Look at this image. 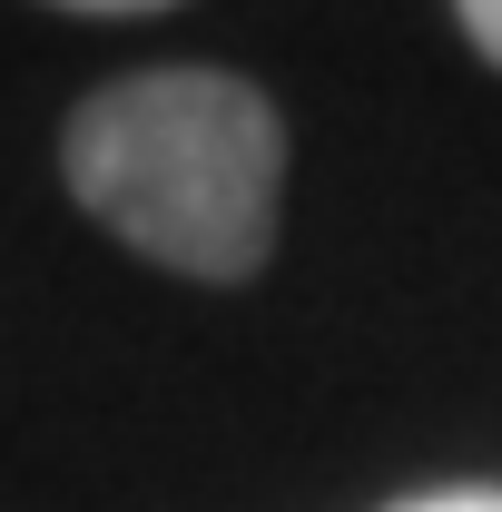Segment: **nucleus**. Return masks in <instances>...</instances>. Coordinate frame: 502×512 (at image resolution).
<instances>
[{
    "label": "nucleus",
    "mask_w": 502,
    "mask_h": 512,
    "mask_svg": "<svg viewBox=\"0 0 502 512\" xmlns=\"http://www.w3.org/2000/svg\"><path fill=\"white\" fill-rule=\"evenodd\" d=\"M453 20H463V40L502 69V0H453Z\"/></svg>",
    "instance_id": "3"
},
{
    "label": "nucleus",
    "mask_w": 502,
    "mask_h": 512,
    "mask_svg": "<svg viewBox=\"0 0 502 512\" xmlns=\"http://www.w3.org/2000/svg\"><path fill=\"white\" fill-rule=\"evenodd\" d=\"M60 178L138 266L247 286L286 217V119L237 69H128L60 119Z\"/></svg>",
    "instance_id": "1"
},
{
    "label": "nucleus",
    "mask_w": 502,
    "mask_h": 512,
    "mask_svg": "<svg viewBox=\"0 0 502 512\" xmlns=\"http://www.w3.org/2000/svg\"><path fill=\"white\" fill-rule=\"evenodd\" d=\"M394 512H502V483H434V493H414Z\"/></svg>",
    "instance_id": "2"
},
{
    "label": "nucleus",
    "mask_w": 502,
    "mask_h": 512,
    "mask_svg": "<svg viewBox=\"0 0 502 512\" xmlns=\"http://www.w3.org/2000/svg\"><path fill=\"white\" fill-rule=\"evenodd\" d=\"M50 10H79V20H138V10H178V0H50Z\"/></svg>",
    "instance_id": "4"
}]
</instances>
